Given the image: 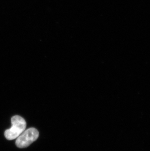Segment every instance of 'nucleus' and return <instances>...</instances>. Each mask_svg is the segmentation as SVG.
Returning a JSON list of instances; mask_svg holds the SVG:
<instances>
[{"label":"nucleus","instance_id":"nucleus-1","mask_svg":"<svg viewBox=\"0 0 150 151\" xmlns=\"http://www.w3.org/2000/svg\"><path fill=\"white\" fill-rule=\"evenodd\" d=\"M12 127L6 130L4 135L8 140H13L26 130V123L25 120L19 116H15L11 118Z\"/></svg>","mask_w":150,"mask_h":151},{"label":"nucleus","instance_id":"nucleus-2","mask_svg":"<svg viewBox=\"0 0 150 151\" xmlns=\"http://www.w3.org/2000/svg\"><path fill=\"white\" fill-rule=\"evenodd\" d=\"M39 132L34 128H31L21 133L17 138L16 145L20 148H26L36 141L39 137Z\"/></svg>","mask_w":150,"mask_h":151}]
</instances>
